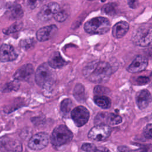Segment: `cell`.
<instances>
[{"label":"cell","mask_w":152,"mask_h":152,"mask_svg":"<svg viewBox=\"0 0 152 152\" xmlns=\"http://www.w3.org/2000/svg\"><path fill=\"white\" fill-rule=\"evenodd\" d=\"M83 75L89 81L102 83L107 81L112 73L111 65L106 62L94 61L83 69Z\"/></svg>","instance_id":"6da1fadb"},{"label":"cell","mask_w":152,"mask_h":152,"mask_svg":"<svg viewBox=\"0 0 152 152\" xmlns=\"http://www.w3.org/2000/svg\"><path fill=\"white\" fill-rule=\"evenodd\" d=\"M110 26L108 19L103 17H97L87 21L84 25V29L90 34H103L109 31Z\"/></svg>","instance_id":"7a4b0ae2"},{"label":"cell","mask_w":152,"mask_h":152,"mask_svg":"<svg viewBox=\"0 0 152 152\" xmlns=\"http://www.w3.org/2000/svg\"><path fill=\"white\" fill-rule=\"evenodd\" d=\"M132 40L136 45L146 47L151 42V26L150 24H143L138 27L134 32Z\"/></svg>","instance_id":"3957f363"},{"label":"cell","mask_w":152,"mask_h":152,"mask_svg":"<svg viewBox=\"0 0 152 152\" xmlns=\"http://www.w3.org/2000/svg\"><path fill=\"white\" fill-rule=\"evenodd\" d=\"M73 137L72 132L65 125L57 126L52 132L50 139L54 146H61L69 142Z\"/></svg>","instance_id":"277c9868"},{"label":"cell","mask_w":152,"mask_h":152,"mask_svg":"<svg viewBox=\"0 0 152 152\" xmlns=\"http://www.w3.org/2000/svg\"><path fill=\"white\" fill-rule=\"evenodd\" d=\"M54 74L49 64L44 63L37 68L35 74V81L40 87H46L55 80Z\"/></svg>","instance_id":"5b68a950"},{"label":"cell","mask_w":152,"mask_h":152,"mask_svg":"<svg viewBox=\"0 0 152 152\" xmlns=\"http://www.w3.org/2000/svg\"><path fill=\"white\" fill-rule=\"evenodd\" d=\"M111 134V128L106 125H97L88 132V137L93 140L99 141L107 138Z\"/></svg>","instance_id":"8992f818"},{"label":"cell","mask_w":152,"mask_h":152,"mask_svg":"<svg viewBox=\"0 0 152 152\" xmlns=\"http://www.w3.org/2000/svg\"><path fill=\"white\" fill-rule=\"evenodd\" d=\"M49 135L46 132H39L33 135L29 140L28 146L34 150H40L45 148L49 142Z\"/></svg>","instance_id":"52a82bcc"},{"label":"cell","mask_w":152,"mask_h":152,"mask_svg":"<svg viewBox=\"0 0 152 152\" xmlns=\"http://www.w3.org/2000/svg\"><path fill=\"white\" fill-rule=\"evenodd\" d=\"M121 122V117L113 113H99L94 119V123L96 125L114 126L119 124Z\"/></svg>","instance_id":"ba28073f"},{"label":"cell","mask_w":152,"mask_h":152,"mask_svg":"<svg viewBox=\"0 0 152 152\" xmlns=\"http://www.w3.org/2000/svg\"><path fill=\"white\" fill-rule=\"evenodd\" d=\"M71 118L77 126H82L85 125L90 116L88 110L84 106H80L75 107L71 111Z\"/></svg>","instance_id":"9c48e42d"},{"label":"cell","mask_w":152,"mask_h":152,"mask_svg":"<svg viewBox=\"0 0 152 152\" xmlns=\"http://www.w3.org/2000/svg\"><path fill=\"white\" fill-rule=\"evenodd\" d=\"M60 9L59 5L56 2H50L43 6L37 14L38 18L41 21L49 20Z\"/></svg>","instance_id":"30bf717a"},{"label":"cell","mask_w":152,"mask_h":152,"mask_svg":"<svg viewBox=\"0 0 152 152\" xmlns=\"http://www.w3.org/2000/svg\"><path fill=\"white\" fill-rule=\"evenodd\" d=\"M148 65V59L142 55L137 56L129 65L127 71L131 73H136L144 71Z\"/></svg>","instance_id":"8fae6325"},{"label":"cell","mask_w":152,"mask_h":152,"mask_svg":"<svg viewBox=\"0 0 152 152\" xmlns=\"http://www.w3.org/2000/svg\"><path fill=\"white\" fill-rule=\"evenodd\" d=\"M17 58V54L14 48L8 44H3L0 48V61L3 62H10L15 60Z\"/></svg>","instance_id":"7c38bea8"},{"label":"cell","mask_w":152,"mask_h":152,"mask_svg":"<svg viewBox=\"0 0 152 152\" xmlns=\"http://www.w3.org/2000/svg\"><path fill=\"white\" fill-rule=\"evenodd\" d=\"M58 27L56 25L47 26L40 28L36 33V37L40 42L46 41L51 39L56 33Z\"/></svg>","instance_id":"4fadbf2b"},{"label":"cell","mask_w":152,"mask_h":152,"mask_svg":"<svg viewBox=\"0 0 152 152\" xmlns=\"http://www.w3.org/2000/svg\"><path fill=\"white\" fill-rule=\"evenodd\" d=\"M33 71L34 68L31 64L24 65L16 71L14 74V78L17 81H26L33 74Z\"/></svg>","instance_id":"5bb4252c"},{"label":"cell","mask_w":152,"mask_h":152,"mask_svg":"<svg viewBox=\"0 0 152 152\" xmlns=\"http://www.w3.org/2000/svg\"><path fill=\"white\" fill-rule=\"evenodd\" d=\"M136 103L140 109L146 108L151 101V94L147 90H142L137 92L135 96Z\"/></svg>","instance_id":"9a60e30c"},{"label":"cell","mask_w":152,"mask_h":152,"mask_svg":"<svg viewBox=\"0 0 152 152\" xmlns=\"http://www.w3.org/2000/svg\"><path fill=\"white\" fill-rule=\"evenodd\" d=\"M129 30V24L124 21H119L115 24L112 28V34L115 38H121Z\"/></svg>","instance_id":"2e32d148"},{"label":"cell","mask_w":152,"mask_h":152,"mask_svg":"<svg viewBox=\"0 0 152 152\" xmlns=\"http://www.w3.org/2000/svg\"><path fill=\"white\" fill-rule=\"evenodd\" d=\"M49 65L52 68H59L66 64V62L62 58L58 52H55L49 59Z\"/></svg>","instance_id":"e0dca14e"},{"label":"cell","mask_w":152,"mask_h":152,"mask_svg":"<svg viewBox=\"0 0 152 152\" xmlns=\"http://www.w3.org/2000/svg\"><path fill=\"white\" fill-rule=\"evenodd\" d=\"M95 103L102 109H108L111 106L110 99L104 95H97L94 99Z\"/></svg>","instance_id":"ac0fdd59"},{"label":"cell","mask_w":152,"mask_h":152,"mask_svg":"<svg viewBox=\"0 0 152 152\" xmlns=\"http://www.w3.org/2000/svg\"><path fill=\"white\" fill-rule=\"evenodd\" d=\"M74 96L78 101L84 102L85 100V90L84 86L81 84L75 86L74 90Z\"/></svg>","instance_id":"d6986e66"},{"label":"cell","mask_w":152,"mask_h":152,"mask_svg":"<svg viewBox=\"0 0 152 152\" xmlns=\"http://www.w3.org/2000/svg\"><path fill=\"white\" fill-rule=\"evenodd\" d=\"M9 14L11 17L18 19L23 15V11L20 5L15 4L12 5L10 8Z\"/></svg>","instance_id":"ffe728a7"},{"label":"cell","mask_w":152,"mask_h":152,"mask_svg":"<svg viewBox=\"0 0 152 152\" xmlns=\"http://www.w3.org/2000/svg\"><path fill=\"white\" fill-rule=\"evenodd\" d=\"M72 106V102L69 99H65L63 100L61 103V111L64 115H67Z\"/></svg>","instance_id":"44dd1931"},{"label":"cell","mask_w":152,"mask_h":152,"mask_svg":"<svg viewBox=\"0 0 152 152\" xmlns=\"http://www.w3.org/2000/svg\"><path fill=\"white\" fill-rule=\"evenodd\" d=\"M68 14L65 10H59L54 15L53 17L56 21L58 22H62L65 21L68 17Z\"/></svg>","instance_id":"7402d4cb"},{"label":"cell","mask_w":152,"mask_h":152,"mask_svg":"<svg viewBox=\"0 0 152 152\" xmlns=\"http://www.w3.org/2000/svg\"><path fill=\"white\" fill-rule=\"evenodd\" d=\"M22 26L23 25H22L21 23H15L13 24L12 25H11L10 27H9L6 30H4L3 32L5 34H8L10 33H12L18 31L21 28Z\"/></svg>","instance_id":"603a6c76"},{"label":"cell","mask_w":152,"mask_h":152,"mask_svg":"<svg viewBox=\"0 0 152 152\" xmlns=\"http://www.w3.org/2000/svg\"><path fill=\"white\" fill-rule=\"evenodd\" d=\"M102 11L107 15H114V14L116 12L115 5L112 3L106 4L102 8Z\"/></svg>","instance_id":"cb8c5ba5"},{"label":"cell","mask_w":152,"mask_h":152,"mask_svg":"<svg viewBox=\"0 0 152 152\" xmlns=\"http://www.w3.org/2000/svg\"><path fill=\"white\" fill-rule=\"evenodd\" d=\"M94 92L97 95H104L109 94L110 90L107 87L102 86H97L94 87Z\"/></svg>","instance_id":"d4e9b609"},{"label":"cell","mask_w":152,"mask_h":152,"mask_svg":"<svg viewBox=\"0 0 152 152\" xmlns=\"http://www.w3.org/2000/svg\"><path fill=\"white\" fill-rule=\"evenodd\" d=\"M20 86V84L17 81H12L9 83L6 84V87L4 88V91H12V90H17Z\"/></svg>","instance_id":"484cf974"},{"label":"cell","mask_w":152,"mask_h":152,"mask_svg":"<svg viewBox=\"0 0 152 152\" xmlns=\"http://www.w3.org/2000/svg\"><path fill=\"white\" fill-rule=\"evenodd\" d=\"M81 150L86 152H94L96 147L94 144L91 143H84L81 145Z\"/></svg>","instance_id":"4316f807"},{"label":"cell","mask_w":152,"mask_h":152,"mask_svg":"<svg viewBox=\"0 0 152 152\" xmlns=\"http://www.w3.org/2000/svg\"><path fill=\"white\" fill-rule=\"evenodd\" d=\"M143 135L147 139H151L152 138V126L151 124H148L144 128Z\"/></svg>","instance_id":"83f0119b"},{"label":"cell","mask_w":152,"mask_h":152,"mask_svg":"<svg viewBox=\"0 0 152 152\" xmlns=\"http://www.w3.org/2000/svg\"><path fill=\"white\" fill-rule=\"evenodd\" d=\"M34 42V40H33L31 39H26V40H24L22 41V42L21 43V46L23 47V48H24L25 49H28L33 46Z\"/></svg>","instance_id":"f1b7e54d"},{"label":"cell","mask_w":152,"mask_h":152,"mask_svg":"<svg viewBox=\"0 0 152 152\" xmlns=\"http://www.w3.org/2000/svg\"><path fill=\"white\" fill-rule=\"evenodd\" d=\"M136 81L138 85H145L150 81V78L145 76H140L137 78Z\"/></svg>","instance_id":"f546056e"},{"label":"cell","mask_w":152,"mask_h":152,"mask_svg":"<svg viewBox=\"0 0 152 152\" xmlns=\"http://www.w3.org/2000/svg\"><path fill=\"white\" fill-rule=\"evenodd\" d=\"M40 1V0H27V3L30 8L34 9L38 5Z\"/></svg>","instance_id":"4dcf8cb0"},{"label":"cell","mask_w":152,"mask_h":152,"mask_svg":"<svg viewBox=\"0 0 152 152\" xmlns=\"http://www.w3.org/2000/svg\"><path fill=\"white\" fill-rule=\"evenodd\" d=\"M117 152H132V150H131L129 148H128L126 146L121 145L118 147Z\"/></svg>","instance_id":"1f68e13d"},{"label":"cell","mask_w":152,"mask_h":152,"mask_svg":"<svg viewBox=\"0 0 152 152\" xmlns=\"http://www.w3.org/2000/svg\"><path fill=\"white\" fill-rule=\"evenodd\" d=\"M94 152H110L108 148L104 147H96V149Z\"/></svg>","instance_id":"d6a6232c"},{"label":"cell","mask_w":152,"mask_h":152,"mask_svg":"<svg viewBox=\"0 0 152 152\" xmlns=\"http://www.w3.org/2000/svg\"><path fill=\"white\" fill-rule=\"evenodd\" d=\"M135 2V0H128V4L132 8H134Z\"/></svg>","instance_id":"836d02e7"}]
</instances>
